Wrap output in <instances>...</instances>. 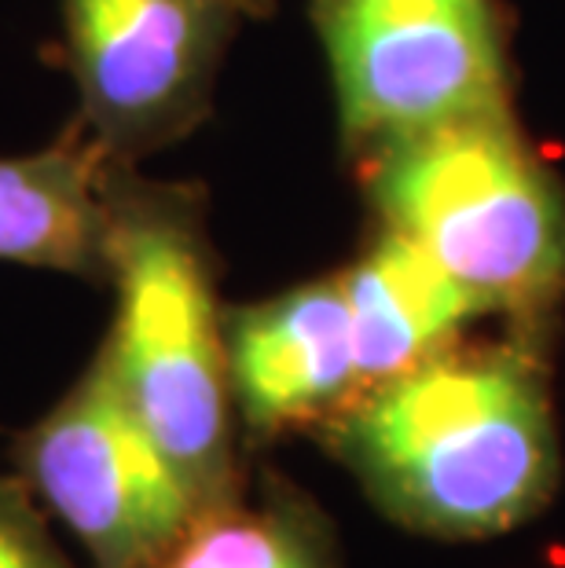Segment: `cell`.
Instances as JSON below:
<instances>
[{"instance_id": "6da1fadb", "label": "cell", "mask_w": 565, "mask_h": 568, "mask_svg": "<svg viewBox=\"0 0 565 568\" xmlns=\"http://www.w3.org/2000/svg\"><path fill=\"white\" fill-rule=\"evenodd\" d=\"M390 517L474 539L533 517L558 480L547 378L528 348H444L371 385L327 426Z\"/></svg>"}, {"instance_id": "7a4b0ae2", "label": "cell", "mask_w": 565, "mask_h": 568, "mask_svg": "<svg viewBox=\"0 0 565 568\" xmlns=\"http://www.w3.org/2000/svg\"><path fill=\"white\" fill-rule=\"evenodd\" d=\"M107 286L114 323L100 353L118 389L202 503L235 495L224 312L199 191L114 165Z\"/></svg>"}, {"instance_id": "3957f363", "label": "cell", "mask_w": 565, "mask_h": 568, "mask_svg": "<svg viewBox=\"0 0 565 568\" xmlns=\"http://www.w3.org/2000/svg\"><path fill=\"white\" fill-rule=\"evenodd\" d=\"M379 224L423 246L481 316L565 294V191L511 111L455 118L364 154Z\"/></svg>"}, {"instance_id": "277c9868", "label": "cell", "mask_w": 565, "mask_h": 568, "mask_svg": "<svg viewBox=\"0 0 565 568\" xmlns=\"http://www.w3.org/2000/svg\"><path fill=\"white\" fill-rule=\"evenodd\" d=\"M339 129L364 159L455 118L511 111L496 0H309Z\"/></svg>"}, {"instance_id": "5b68a950", "label": "cell", "mask_w": 565, "mask_h": 568, "mask_svg": "<svg viewBox=\"0 0 565 568\" xmlns=\"http://www.w3.org/2000/svg\"><path fill=\"white\" fill-rule=\"evenodd\" d=\"M19 477L95 568H154L206 510L118 389L103 353L16 444Z\"/></svg>"}, {"instance_id": "8992f818", "label": "cell", "mask_w": 565, "mask_h": 568, "mask_svg": "<svg viewBox=\"0 0 565 568\" xmlns=\"http://www.w3.org/2000/svg\"><path fill=\"white\" fill-rule=\"evenodd\" d=\"M78 129L137 169L210 118L243 0H59Z\"/></svg>"}, {"instance_id": "52a82bcc", "label": "cell", "mask_w": 565, "mask_h": 568, "mask_svg": "<svg viewBox=\"0 0 565 568\" xmlns=\"http://www.w3.org/2000/svg\"><path fill=\"white\" fill-rule=\"evenodd\" d=\"M224 348L232 407L254 437L327 426L360 393L339 275L224 312Z\"/></svg>"}, {"instance_id": "ba28073f", "label": "cell", "mask_w": 565, "mask_h": 568, "mask_svg": "<svg viewBox=\"0 0 565 568\" xmlns=\"http://www.w3.org/2000/svg\"><path fill=\"white\" fill-rule=\"evenodd\" d=\"M111 173L78 122L41 151L0 159V264L107 283Z\"/></svg>"}, {"instance_id": "9c48e42d", "label": "cell", "mask_w": 565, "mask_h": 568, "mask_svg": "<svg viewBox=\"0 0 565 568\" xmlns=\"http://www.w3.org/2000/svg\"><path fill=\"white\" fill-rule=\"evenodd\" d=\"M339 283L353 316L360 393L452 348L455 334L481 316L423 246L386 224Z\"/></svg>"}, {"instance_id": "30bf717a", "label": "cell", "mask_w": 565, "mask_h": 568, "mask_svg": "<svg viewBox=\"0 0 565 568\" xmlns=\"http://www.w3.org/2000/svg\"><path fill=\"white\" fill-rule=\"evenodd\" d=\"M154 568H334L323 521L291 491L206 506Z\"/></svg>"}, {"instance_id": "8fae6325", "label": "cell", "mask_w": 565, "mask_h": 568, "mask_svg": "<svg viewBox=\"0 0 565 568\" xmlns=\"http://www.w3.org/2000/svg\"><path fill=\"white\" fill-rule=\"evenodd\" d=\"M0 568H74L22 477L0 474Z\"/></svg>"}, {"instance_id": "7c38bea8", "label": "cell", "mask_w": 565, "mask_h": 568, "mask_svg": "<svg viewBox=\"0 0 565 568\" xmlns=\"http://www.w3.org/2000/svg\"><path fill=\"white\" fill-rule=\"evenodd\" d=\"M243 4H246V16L250 19H261V16H269L275 0H243Z\"/></svg>"}]
</instances>
